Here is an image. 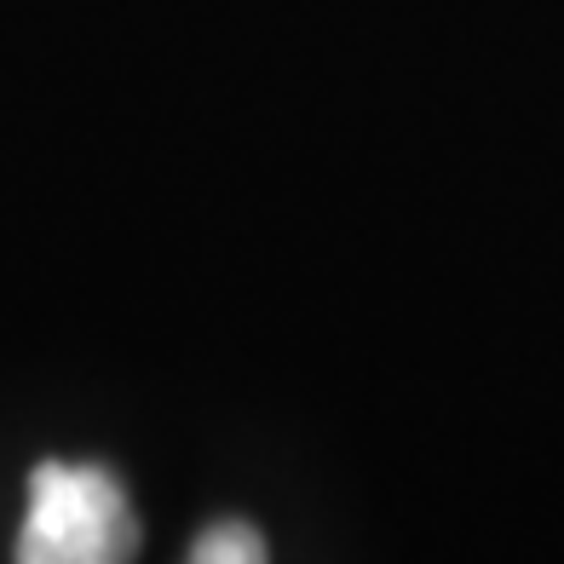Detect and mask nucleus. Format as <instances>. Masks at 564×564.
<instances>
[{"mask_svg":"<svg viewBox=\"0 0 564 564\" xmlns=\"http://www.w3.org/2000/svg\"><path fill=\"white\" fill-rule=\"evenodd\" d=\"M139 519L121 478L98 460H41L12 564H133Z\"/></svg>","mask_w":564,"mask_h":564,"instance_id":"1","label":"nucleus"},{"mask_svg":"<svg viewBox=\"0 0 564 564\" xmlns=\"http://www.w3.org/2000/svg\"><path fill=\"white\" fill-rule=\"evenodd\" d=\"M185 564H271V553H265V535L253 530V524L219 519V524H208L191 542V558Z\"/></svg>","mask_w":564,"mask_h":564,"instance_id":"2","label":"nucleus"}]
</instances>
